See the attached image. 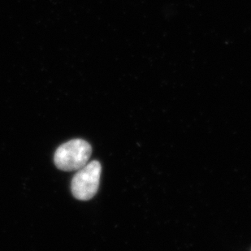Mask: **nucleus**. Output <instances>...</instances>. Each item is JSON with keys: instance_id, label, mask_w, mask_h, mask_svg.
Segmentation results:
<instances>
[{"instance_id": "nucleus-2", "label": "nucleus", "mask_w": 251, "mask_h": 251, "mask_svg": "<svg viewBox=\"0 0 251 251\" xmlns=\"http://www.w3.org/2000/svg\"><path fill=\"white\" fill-rule=\"evenodd\" d=\"M102 166L100 162L88 163L77 170L71 183V190L74 198L81 201H88L97 194L100 187Z\"/></svg>"}, {"instance_id": "nucleus-1", "label": "nucleus", "mask_w": 251, "mask_h": 251, "mask_svg": "<svg viewBox=\"0 0 251 251\" xmlns=\"http://www.w3.org/2000/svg\"><path fill=\"white\" fill-rule=\"evenodd\" d=\"M91 153L92 147L85 140H71L56 150L54 162L59 170L77 171L89 163Z\"/></svg>"}]
</instances>
